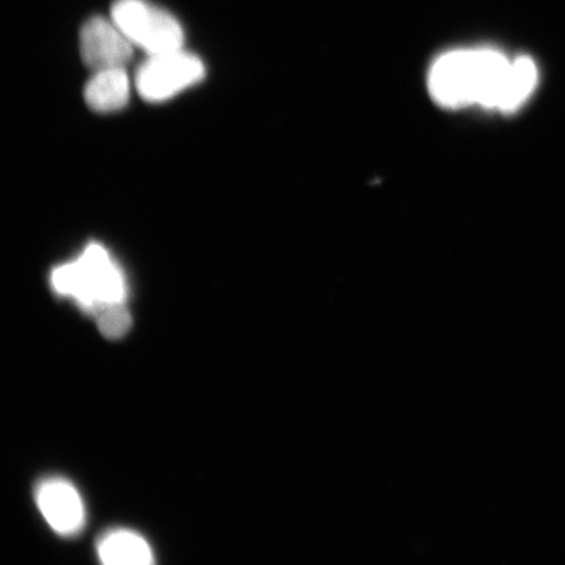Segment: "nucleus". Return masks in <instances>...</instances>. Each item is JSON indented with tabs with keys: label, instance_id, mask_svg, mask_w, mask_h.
Wrapping results in <instances>:
<instances>
[{
	"label": "nucleus",
	"instance_id": "obj_6",
	"mask_svg": "<svg viewBox=\"0 0 565 565\" xmlns=\"http://www.w3.org/2000/svg\"><path fill=\"white\" fill-rule=\"evenodd\" d=\"M35 503L55 533L76 535L86 524V508L79 492L68 480H42L35 490Z\"/></svg>",
	"mask_w": 565,
	"mask_h": 565
},
{
	"label": "nucleus",
	"instance_id": "obj_4",
	"mask_svg": "<svg viewBox=\"0 0 565 565\" xmlns=\"http://www.w3.org/2000/svg\"><path fill=\"white\" fill-rule=\"evenodd\" d=\"M204 73L202 61L182 49L154 54L139 67L137 88L147 102H166L201 82Z\"/></svg>",
	"mask_w": 565,
	"mask_h": 565
},
{
	"label": "nucleus",
	"instance_id": "obj_2",
	"mask_svg": "<svg viewBox=\"0 0 565 565\" xmlns=\"http://www.w3.org/2000/svg\"><path fill=\"white\" fill-rule=\"evenodd\" d=\"M52 285L56 294L73 298L90 313L113 303L125 302V278L103 246H87L75 263L54 268Z\"/></svg>",
	"mask_w": 565,
	"mask_h": 565
},
{
	"label": "nucleus",
	"instance_id": "obj_10",
	"mask_svg": "<svg viewBox=\"0 0 565 565\" xmlns=\"http://www.w3.org/2000/svg\"><path fill=\"white\" fill-rule=\"evenodd\" d=\"M96 316L98 329L105 338L119 339L129 333L131 329L132 320L125 302L105 307Z\"/></svg>",
	"mask_w": 565,
	"mask_h": 565
},
{
	"label": "nucleus",
	"instance_id": "obj_1",
	"mask_svg": "<svg viewBox=\"0 0 565 565\" xmlns=\"http://www.w3.org/2000/svg\"><path fill=\"white\" fill-rule=\"evenodd\" d=\"M512 63L492 49L450 52L440 56L429 71L430 95L447 108L479 104L500 110Z\"/></svg>",
	"mask_w": 565,
	"mask_h": 565
},
{
	"label": "nucleus",
	"instance_id": "obj_3",
	"mask_svg": "<svg viewBox=\"0 0 565 565\" xmlns=\"http://www.w3.org/2000/svg\"><path fill=\"white\" fill-rule=\"evenodd\" d=\"M111 19L134 46L150 55L182 49L185 38L179 20L147 0H117Z\"/></svg>",
	"mask_w": 565,
	"mask_h": 565
},
{
	"label": "nucleus",
	"instance_id": "obj_7",
	"mask_svg": "<svg viewBox=\"0 0 565 565\" xmlns=\"http://www.w3.org/2000/svg\"><path fill=\"white\" fill-rule=\"evenodd\" d=\"M92 109L102 113L122 109L129 102L130 81L125 67L96 71L84 90Z\"/></svg>",
	"mask_w": 565,
	"mask_h": 565
},
{
	"label": "nucleus",
	"instance_id": "obj_8",
	"mask_svg": "<svg viewBox=\"0 0 565 565\" xmlns=\"http://www.w3.org/2000/svg\"><path fill=\"white\" fill-rule=\"evenodd\" d=\"M97 554L108 565H148L153 553L148 542L130 530L119 529L103 535L97 543Z\"/></svg>",
	"mask_w": 565,
	"mask_h": 565
},
{
	"label": "nucleus",
	"instance_id": "obj_5",
	"mask_svg": "<svg viewBox=\"0 0 565 565\" xmlns=\"http://www.w3.org/2000/svg\"><path fill=\"white\" fill-rule=\"evenodd\" d=\"M134 45L113 19L92 18L81 32V53L95 71L125 67L132 58Z\"/></svg>",
	"mask_w": 565,
	"mask_h": 565
},
{
	"label": "nucleus",
	"instance_id": "obj_9",
	"mask_svg": "<svg viewBox=\"0 0 565 565\" xmlns=\"http://www.w3.org/2000/svg\"><path fill=\"white\" fill-rule=\"evenodd\" d=\"M536 82H539V70L534 61L529 56L514 60L501 111H514L520 108L533 94Z\"/></svg>",
	"mask_w": 565,
	"mask_h": 565
}]
</instances>
